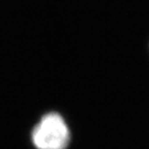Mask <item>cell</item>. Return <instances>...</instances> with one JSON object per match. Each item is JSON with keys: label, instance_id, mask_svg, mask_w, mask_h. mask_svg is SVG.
<instances>
[{"label": "cell", "instance_id": "cell-1", "mask_svg": "<svg viewBox=\"0 0 149 149\" xmlns=\"http://www.w3.org/2000/svg\"><path fill=\"white\" fill-rule=\"evenodd\" d=\"M30 140L35 149H66L70 142V130L58 112H48L33 126Z\"/></svg>", "mask_w": 149, "mask_h": 149}]
</instances>
